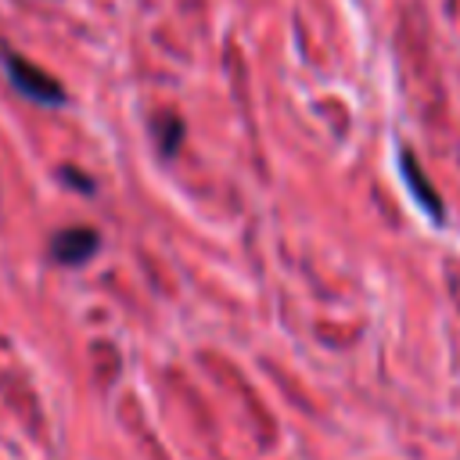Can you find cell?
Returning <instances> with one entry per match:
<instances>
[{
    "mask_svg": "<svg viewBox=\"0 0 460 460\" xmlns=\"http://www.w3.org/2000/svg\"><path fill=\"white\" fill-rule=\"evenodd\" d=\"M97 234L93 230H86V226H72V230H61L54 241H50V252H54V259H61V262H86L93 252H97Z\"/></svg>",
    "mask_w": 460,
    "mask_h": 460,
    "instance_id": "7a4b0ae2",
    "label": "cell"
},
{
    "mask_svg": "<svg viewBox=\"0 0 460 460\" xmlns=\"http://www.w3.org/2000/svg\"><path fill=\"white\" fill-rule=\"evenodd\" d=\"M0 58H4L7 72H11V83H14L25 97H32V101H40V104H61L65 90H61L40 65H32V61H25L22 54H11V50H4V47H0Z\"/></svg>",
    "mask_w": 460,
    "mask_h": 460,
    "instance_id": "6da1fadb",
    "label": "cell"
},
{
    "mask_svg": "<svg viewBox=\"0 0 460 460\" xmlns=\"http://www.w3.org/2000/svg\"><path fill=\"white\" fill-rule=\"evenodd\" d=\"M162 122H165V140H162V151H165V155H172V151H176V144H180V137H183V126H180V119H176V115H165Z\"/></svg>",
    "mask_w": 460,
    "mask_h": 460,
    "instance_id": "277c9868",
    "label": "cell"
},
{
    "mask_svg": "<svg viewBox=\"0 0 460 460\" xmlns=\"http://www.w3.org/2000/svg\"><path fill=\"white\" fill-rule=\"evenodd\" d=\"M402 172H406V180H410L413 194L420 198V205L431 212V219H442V205H438V198L428 190V180H424V172H420V169H413V158H410V155H402Z\"/></svg>",
    "mask_w": 460,
    "mask_h": 460,
    "instance_id": "3957f363",
    "label": "cell"
}]
</instances>
